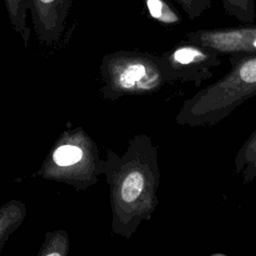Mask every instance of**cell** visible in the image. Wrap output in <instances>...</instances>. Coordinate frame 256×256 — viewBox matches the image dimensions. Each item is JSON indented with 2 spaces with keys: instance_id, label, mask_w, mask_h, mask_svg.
<instances>
[{
  "instance_id": "6da1fadb",
  "label": "cell",
  "mask_w": 256,
  "mask_h": 256,
  "mask_svg": "<svg viewBox=\"0 0 256 256\" xmlns=\"http://www.w3.org/2000/svg\"><path fill=\"white\" fill-rule=\"evenodd\" d=\"M102 174L109 185L112 231L130 239L159 204L158 146L148 135L135 134L122 155L106 150Z\"/></svg>"
},
{
  "instance_id": "7a4b0ae2",
  "label": "cell",
  "mask_w": 256,
  "mask_h": 256,
  "mask_svg": "<svg viewBox=\"0 0 256 256\" xmlns=\"http://www.w3.org/2000/svg\"><path fill=\"white\" fill-rule=\"evenodd\" d=\"M231 69L186 99L175 120L179 125L213 126L256 95V53L231 54Z\"/></svg>"
},
{
  "instance_id": "3957f363",
  "label": "cell",
  "mask_w": 256,
  "mask_h": 256,
  "mask_svg": "<svg viewBox=\"0 0 256 256\" xmlns=\"http://www.w3.org/2000/svg\"><path fill=\"white\" fill-rule=\"evenodd\" d=\"M100 75L102 98L109 101L152 94L167 83L160 55L144 51L118 50L104 55Z\"/></svg>"
},
{
  "instance_id": "277c9868",
  "label": "cell",
  "mask_w": 256,
  "mask_h": 256,
  "mask_svg": "<svg viewBox=\"0 0 256 256\" xmlns=\"http://www.w3.org/2000/svg\"><path fill=\"white\" fill-rule=\"evenodd\" d=\"M46 161L41 170L44 177L68 182L77 190L92 186L102 174L97 146L81 128L64 133Z\"/></svg>"
},
{
  "instance_id": "5b68a950",
  "label": "cell",
  "mask_w": 256,
  "mask_h": 256,
  "mask_svg": "<svg viewBox=\"0 0 256 256\" xmlns=\"http://www.w3.org/2000/svg\"><path fill=\"white\" fill-rule=\"evenodd\" d=\"M221 54L205 46L183 41L160 55L167 83H192L196 87L213 76L222 64Z\"/></svg>"
},
{
  "instance_id": "8992f818",
  "label": "cell",
  "mask_w": 256,
  "mask_h": 256,
  "mask_svg": "<svg viewBox=\"0 0 256 256\" xmlns=\"http://www.w3.org/2000/svg\"><path fill=\"white\" fill-rule=\"evenodd\" d=\"M185 41L205 46L221 55L255 54L256 25L191 31L185 35Z\"/></svg>"
},
{
  "instance_id": "52a82bcc",
  "label": "cell",
  "mask_w": 256,
  "mask_h": 256,
  "mask_svg": "<svg viewBox=\"0 0 256 256\" xmlns=\"http://www.w3.org/2000/svg\"><path fill=\"white\" fill-rule=\"evenodd\" d=\"M33 30L45 45L56 43L64 32L72 0H27Z\"/></svg>"
},
{
  "instance_id": "ba28073f",
  "label": "cell",
  "mask_w": 256,
  "mask_h": 256,
  "mask_svg": "<svg viewBox=\"0 0 256 256\" xmlns=\"http://www.w3.org/2000/svg\"><path fill=\"white\" fill-rule=\"evenodd\" d=\"M234 171L243 184L256 178V129L245 140L234 158Z\"/></svg>"
},
{
  "instance_id": "9c48e42d",
  "label": "cell",
  "mask_w": 256,
  "mask_h": 256,
  "mask_svg": "<svg viewBox=\"0 0 256 256\" xmlns=\"http://www.w3.org/2000/svg\"><path fill=\"white\" fill-rule=\"evenodd\" d=\"M26 216L22 201L12 200L0 207V252L10 235L18 229Z\"/></svg>"
},
{
  "instance_id": "30bf717a",
  "label": "cell",
  "mask_w": 256,
  "mask_h": 256,
  "mask_svg": "<svg viewBox=\"0 0 256 256\" xmlns=\"http://www.w3.org/2000/svg\"><path fill=\"white\" fill-rule=\"evenodd\" d=\"M4 2L11 26L20 35L24 46L28 47L31 29L27 26V0H4Z\"/></svg>"
},
{
  "instance_id": "8fae6325",
  "label": "cell",
  "mask_w": 256,
  "mask_h": 256,
  "mask_svg": "<svg viewBox=\"0 0 256 256\" xmlns=\"http://www.w3.org/2000/svg\"><path fill=\"white\" fill-rule=\"evenodd\" d=\"M149 16L165 26H174L181 23L179 13L167 0H143Z\"/></svg>"
},
{
  "instance_id": "7c38bea8",
  "label": "cell",
  "mask_w": 256,
  "mask_h": 256,
  "mask_svg": "<svg viewBox=\"0 0 256 256\" xmlns=\"http://www.w3.org/2000/svg\"><path fill=\"white\" fill-rule=\"evenodd\" d=\"M226 15L242 24H252L256 17L255 0H221Z\"/></svg>"
},
{
  "instance_id": "4fadbf2b",
  "label": "cell",
  "mask_w": 256,
  "mask_h": 256,
  "mask_svg": "<svg viewBox=\"0 0 256 256\" xmlns=\"http://www.w3.org/2000/svg\"><path fill=\"white\" fill-rule=\"evenodd\" d=\"M68 251V234L65 230L59 229L46 233L44 243L37 256H67Z\"/></svg>"
},
{
  "instance_id": "5bb4252c",
  "label": "cell",
  "mask_w": 256,
  "mask_h": 256,
  "mask_svg": "<svg viewBox=\"0 0 256 256\" xmlns=\"http://www.w3.org/2000/svg\"><path fill=\"white\" fill-rule=\"evenodd\" d=\"M186 13L190 20H195L204 11L208 10L211 5V0H174Z\"/></svg>"
},
{
  "instance_id": "9a60e30c",
  "label": "cell",
  "mask_w": 256,
  "mask_h": 256,
  "mask_svg": "<svg viewBox=\"0 0 256 256\" xmlns=\"http://www.w3.org/2000/svg\"><path fill=\"white\" fill-rule=\"evenodd\" d=\"M210 256H228V255H226V254H224V253H220V252H217V253L211 254Z\"/></svg>"
}]
</instances>
